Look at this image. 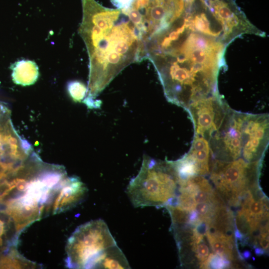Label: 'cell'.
I'll list each match as a JSON object with an SVG mask.
<instances>
[{
	"label": "cell",
	"mask_w": 269,
	"mask_h": 269,
	"mask_svg": "<svg viewBox=\"0 0 269 269\" xmlns=\"http://www.w3.org/2000/svg\"><path fill=\"white\" fill-rule=\"evenodd\" d=\"M143 45L144 59L154 66L169 102L186 111L197 101L220 95L224 43L194 30L181 15Z\"/></svg>",
	"instance_id": "obj_1"
},
{
	"label": "cell",
	"mask_w": 269,
	"mask_h": 269,
	"mask_svg": "<svg viewBox=\"0 0 269 269\" xmlns=\"http://www.w3.org/2000/svg\"><path fill=\"white\" fill-rule=\"evenodd\" d=\"M81 0L78 33L89 57L87 103L128 66L143 60V43L135 25L120 8L105 7L95 0Z\"/></svg>",
	"instance_id": "obj_2"
},
{
	"label": "cell",
	"mask_w": 269,
	"mask_h": 269,
	"mask_svg": "<svg viewBox=\"0 0 269 269\" xmlns=\"http://www.w3.org/2000/svg\"><path fill=\"white\" fill-rule=\"evenodd\" d=\"M269 138L268 114L242 113L229 107L208 141L213 159L253 162L262 161Z\"/></svg>",
	"instance_id": "obj_3"
},
{
	"label": "cell",
	"mask_w": 269,
	"mask_h": 269,
	"mask_svg": "<svg viewBox=\"0 0 269 269\" xmlns=\"http://www.w3.org/2000/svg\"><path fill=\"white\" fill-rule=\"evenodd\" d=\"M178 189V177L172 161L156 160L144 154L127 193L134 207H166L175 199Z\"/></svg>",
	"instance_id": "obj_4"
},
{
	"label": "cell",
	"mask_w": 269,
	"mask_h": 269,
	"mask_svg": "<svg viewBox=\"0 0 269 269\" xmlns=\"http://www.w3.org/2000/svg\"><path fill=\"white\" fill-rule=\"evenodd\" d=\"M117 245L105 222L89 221L79 226L66 246V266L70 269H96L104 252Z\"/></svg>",
	"instance_id": "obj_5"
},
{
	"label": "cell",
	"mask_w": 269,
	"mask_h": 269,
	"mask_svg": "<svg viewBox=\"0 0 269 269\" xmlns=\"http://www.w3.org/2000/svg\"><path fill=\"white\" fill-rule=\"evenodd\" d=\"M261 165L262 161L249 162L243 159H213L210 178L223 198L231 205L237 206L247 190L259 187Z\"/></svg>",
	"instance_id": "obj_6"
},
{
	"label": "cell",
	"mask_w": 269,
	"mask_h": 269,
	"mask_svg": "<svg viewBox=\"0 0 269 269\" xmlns=\"http://www.w3.org/2000/svg\"><path fill=\"white\" fill-rule=\"evenodd\" d=\"M184 9L185 0H133L125 11H132L143 43L178 18Z\"/></svg>",
	"instance_id": "obj_7"
},
{
	"label": "cell",
	"mask_w": 269,
	"mask_h": 269,
	"mask_svg": "<svg viewBox=\"0 0 269 269\" xmlns=\"http://www.w3.org/2000/svg\"><path fill=\"white\" fill-rule=\"evenodd\" d=\"M229 106L220 96H213L197 101L187 110L193 122L194 135L209 141L220 125Z\"/></svg>",
	"instance_id": "obj_8"
},
{
	"label": "cell",
	"mask_w": 269,
	"mask_h": 269,
	"mask_svg": "<svg viewBox=\"0 0 269 269\" xmlns=\"http://www.w3.org/2000/svg\"><path fill=\"white\" fill-rule=\"evenodd\" d=\"M33 150L31 144L20 136L14 129L9 108L0 101V162L23 159Z\"/></svg>",
	"instance_id": "obj_9"
},
{
	"label": "cell",
	"mask_w": 269,
	"mask_h": 269,
	"mask_svg": "<svg viewBox=\"0 0 269 269\" xmlns=\"http://www.w3.org/2000/svg\"><path fill=\"white\" fill-rule=\"evenodd\" d=\"M86 192V187L78 177H69L54 201L52 214H58L73 207L82 200Z\"/></svg>",
	"instance_id": "obj_10"
},
{
	"label": "cell",
	"mask_w": 269,
	"mask_h": 269,
	"mask_svg": "<svg viewBox=\"0 0 269 269\" xmlns=\"http://www.w3.org/2000/svg\"><path fill=\"white\" fill-rule=\"evenodd\" d=\"M182 158L194 167L197 175L210 173L211 151L209 141L204 137L194 135L189 151Z\"/></svg>",
	"instance_id": "obj_11"
},
{
	"label": "cell",
	"mask_w": 269,
	"mask_h": 269,
	"mask_svg": "<svg viewBox=\"0 0 269 269\" xmlns=\"http://www.w3.org/2000/svg\"><path fill=\"white\" fill-rule=\"evenodd\" d=\"M11 76L13 82L23 86L34 84L39 77L38 67L35 62L21 60L14 63L11 66Z\"/></svg>",
	"instance_id": "obj_12"
},
{
	"label": "cell",
	"mask_w": 269,
	"mask_h": 269,
	"mask_svg": "<svg viewBox=\"0 0 269 269\" xmlns=\"http://www.w3.org/2000/svg\"><path fill=\"white\" fill-rule=\"evenodd\" d=\"M213 251L218 255L229 261L234 259L233 238L227 236L208 228L206 233Z\"/></svg>",
	"instance_id": "obj_13"
},
{
	"label": "cell",
	"mask_w": 269,
	"mask_h": 269,
	"mask_svg": "<svg viewBox=\"0 0 269 269\" xmlns=\"http://www.w3.org/2000/svg\"><path fill=\"white\" fill-rule=\"evenodd\" d=\"M96 269H130V266L122 251L116 245L104 252Z\"/></svg>",
	"instance_id": "obj_14"
},
{
	"label": "cell",
	"mask_w": 269,
	"mask_h": 269,
	"mask_svg": "<svg viewBox=\"0 0 269 269\" xmlns=\"http://www.w3.org/2000/svg\"><path fill=\"white\" fill-rule=\"evenodd\" d=\"M68 93L75 102L83 103L88 94L87 87L78 81L70 82L67 85Z\"/></svg>",
	"instance_id": "obj_15"
},
{
	"label": "cell",
	"mask_w": 269,
	"mask_h": 269,
	"mask_svg": "<svg viewBox=\"0 0 269 269\" xmlns=\"http://www.w3.org/2000/svg\"><path fill=\"white\" fill-rule=\"evenodd\" d=\"M229 261L217 254H210L207 259L200 264L201 269H225L230 267Z\"/></svg>",
	"instance_id": "obj_16"
},
{
	"label": "cell",
	"mask_w": 269,
	"mask_h": 269,
	"mask_svg": "<svg viewBox=\"0 0 269 269\" xmlns=\"http://www.w3.org/2000/svg\"><path fill=\"white\" fill-rule=\"evenodd\" d=\"M192 249L195 252V256L199 261L200 264L204 262L210 255L207 245L201 242L192 246Z\"/></svg>",
	"instance_id": "obj_17"
},
{
	"label": "cell",
	"mask_w": 269,
	"mask_h": 269,
	"mask_svg": "<svg viewBox=\"0 0 269 269\" xmlns=\"http://www.w3.org/2000/svg\"><path fill=\"white\" fill-rule=\"evenodd\" d=\"M5 233V225L2 220L0 219V246L2 245V236Z\"/></svg>",
	"instance_id": "obj_18"
},
{
	"label": "cell",
	"mask_w": 269,
	"mask_h": 269,
	"mask_svg": "<svg viewBox=\"0 0 269 269\" xmlns=\"http://www.w3.org/2000/svg\"><path fill=\"white\" fill-rule=\"evenodd\" d=\"M250 253L248 252H246L244 253V257H245L246 258H247L249 256H250Z\"/></svg>",
	"instance_id": "obj_19"
},
{
	"label": "cell",
	"mask_w": 269,
	"mask_h": 269,
	"mask_svg": "<svg viewBox=\"0 0 269 269\" xmlns=\"http://www.w3.org/2000/svg\"><path fill=\"white\" fill-rule=\"evenodd\" d=\"M194 0H185V4H189L192 3Z\"/></svg>",
	"instance_id": "obj_20"
}]
</instances>
